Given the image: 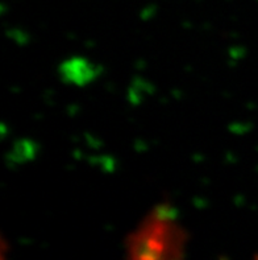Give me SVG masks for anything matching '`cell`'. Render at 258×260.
Returning <instances> with one entry per match:
<instances>
[{"label": "cell", "mask_w": 258, "mask_h": 260, "mask_svg": "<svg viewBox=\"0 0 258 260\" xmlns=\"http://www.w3.org/2000/svg\"><path fill=\"white\" fill-rule=\"evenodd\" d=\"M189 235L171 205L154 206L127 238V260H183Z\"/></svg>", "instance_id": "6da1fadb"}, {"label": "cell", "mask_w": 258, "mask_h": 260, "mask_svg": "<svg viewBox=\"0 0 258 260\" xmlns=\"http://www.w3.org/2000/svg\"><path fill=\"white\" fill-rule=\"evenodd\" d=\"M254 260H258V256H255V259Z\"/></svg>", "instance_id": "7a4b0ae2"}]
</instances>
